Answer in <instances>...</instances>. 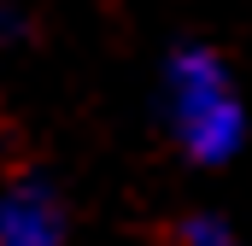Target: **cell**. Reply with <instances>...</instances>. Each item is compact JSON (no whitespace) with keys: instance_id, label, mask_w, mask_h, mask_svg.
I'll list each match as a JSON object with an SVG mask.
<instances>
[{"instance_id":"obj_1","label":"cell","mask_w":252,"mask_h":246,"mask_svg":"<svg viewBox=\"0 0 252 246\" xmlns=\"http://www.w3.org/2000/svg\"><path fill=\"white\" fill-rule=\"evenodd\" d=\"M170 88H176V135L193 158H223L235 141H241V112H235V94L223 82V70L211 64V53H182L170 70Z\"/></svg>"},{"instance_id":"obj_2","label":"cell","mask_w":252,"mask_h":246,"mask_svg":"<svg viewBox=\"0 0 252 246\" xmlns=\"http://www.w3.org/2000/svg\"><path fill=\"white\" fill-rule=\"evenodd\" d=\"M0 246H64L59 205L41 187H12L0 199Z\"/></svg>"},{"instance_id":"obj_3","label":"cell","mask_w":252,"mask_h":246,"mask_svg":"<svg viewBox=\"0 0 252 246\" xmlns=\"http://www.w3.org/2000/svg\"><path fill=\"white\" fill-rule=\"evenodd\" d=\"M170 246H235V235L217 223V217H182L170 229Z\"/></svg>"}]
</instances>
